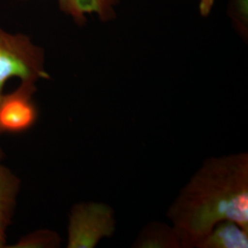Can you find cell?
<instances>
[{"label":"cell","mask_w":248,"mask_h":248,"mask_svg":"<svg viewBox=\"0 0 248 248\" xmlns=\"http://www.w3.org/2000/svg\"><path fill=\"white\" fill-rule=\"evenodd\" d=\"M61 246V238L54 231L37 230L18 240V243L9 248H56Z\"/></svg>","instance_id":"9c48e42d"},{"label":"cell","mask_w":248,"mask_h":248,"mask_svg":"<svg viewBox=\"0 0 248 248\" xmlns=\"http://www.w3.org/2000/svg\"><path fill=\"white\" fill-rule=\"evenodd\" d=\"M248 231L235 222L217 223L196 248H248Z\"/></svg>","instance_id":"8992f818"},{"label":"cell","mask_w":248,"mask_h":248,"mask_svg":"<svg viewBox=\"0 0 248 248\" xmlns=\"http://www.w3.org/2000/svg\"><path fill=\"white\" fill-rule=\"evenodd\" d=\"M20 180L8 168L0 164V233L6 231L15 213Z\"/></svg>","instance_id":"ba28073f"},{"label":"cell","mask_w":248,"mask_h":248,"mask_svg":"<svg viewBox=\"0 0 248 248\" xmlns=\"http://www.w3.org/2000/svg\"><path fill=\"white\" fill-rule=\"evenodd\" d=\"M8 248L7 241H6V234L0 233V248Z\"/></svg>","instance_id":"7c38bea8"},{"label":"cell","mask_w":248,"mask_h":248,"mask_svg":"<svg viewBox=\"0 0 248 248\" xmlns=\"http://www.w3.org/2000/svg\"><path fill=\"white\" fill-rule=\"evenodd\" d=\"M0 134H1V133H0Z\"/></svg>","instance_id":"5bb4252c"},{"label":"cell","mask_w":248,"mask_h":248,"mask_svg":"<svg viewBox=\"0 0 248 248\" xmlns=\"http://www.w3.org/2000/svg\"><path fill=\"white\" fill-rule=\"evenodd\" d=\"M35 83L21 81L9 94L0 95V133H20L31 129L38 120V108L33 100Z\"/></svg>","instance_id":"277c9868"},{"label":"cell","mask_w":248,"mask_h":248,"mask_svg":"<svg viewBox=\"0 0 248 248\" xmlns=\"http://www.w3.org/2000/svg\"><path fill=\"white\" fill-rule=\"evenodd\" d=\"M229 16L234 29L244 39L248 40V0H229Z\"/></svg>","instance_id":"30bf717a"},{"label":"cell","mask_w":248,"mask_h":248,"mask_svg":"<svg viewBox=\"0 0 248 248\" xmlns=\"http://www.w3.org/2000/svg\"><path fill=\"white\" fill-rule=\"evenodd\" d=\"M182 248L198 244L223 221L248 231V154L206 158L167 212Z\"/></svg>","instance_id":"6da1fadb"},{"label":"cell","mask_w":248,"mask_h":248,"mask_svg":"<svg viewBox=\"0 0 248 248\" xmlns=\"http://www.w3.org/2000/svg\"><path fill=\"white\" fill-rule=\"evenodd\" d=\"M133 248H182L176 229L166 222H150L133 241Z\"/></svg>","instance_id":"52a82bcc"},{"label":"cell","mask_w":248,"mask_h":248,"mask_svg":"<svg viewBox=\"0 0 248 248\" xmlns=\"http://www.w3.org/2000/svg\"><path fill=\"white\" fill-rule=\"evenodd\" d=\"M119 2L120 0H59V7L62 12L71 16L77 24L84 25L87 14L96 13L103 22L114 19V8Z\"/></svg>","instance_id":"5b68a950"},{"label":"cell","mask_w":248,"mask_h":248,"mask_svg":"<svg viewBox=\"0 0 248 248\" xmlns=\"http://www.w3.org/2000/svg\"><path fill=\"white\" fill-rule=\"evenodd\" d=\"M213 2L214 0H201L200 10L202 16L209 15L211 9L213 8Z\"/></svg>","instance_id":"8fae6325"},{"label":"cell","mask_w":248,"mask_h":248,"mask_svg":"<svg viewBox=\"0 0 248 248\" xmlns=\"http://www.w3.org/2000/svg\"><path fill=\"white\" fill-rule=\"evenodd\" d=\"M2 156H3V154H2V151L0 149V160L2 159Z\"/></svg>","instance_id":"4fadbf2b"},{"label":"cell","mask_w":248,"mask_h":248,"mask_svg":"<svg viewBox=\"0 0 248 248\" xmlns=\"http://www.w3.org/2000/svg\"><path fill=\"white\" fill-rule=\"evenodd\" d=\"M45 62V51L28 36L10 34L0 28V95L11 78L34 83L50 78Z\"/></svg>","instance_id":"7a4b0ae2"},{"label":"cell","mask_w":248,"mask_h":248,"mask_svg":"<svg viewBox=\"0 0 248 248\" xmlns=\"http://www.w3.org/2000/svg\"><path fill=\"white\" fill-rule=\"evenodd\" d=\"M115 213L104 202H85L72 207L67 226V248H93L116 231Z\"/></svg>","instance_id":"3957f363"}]
</instances>
